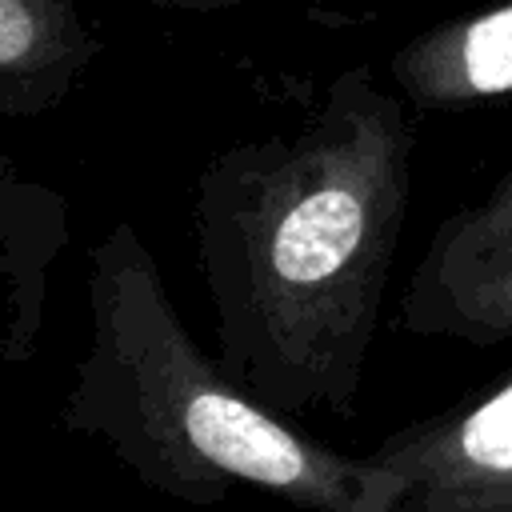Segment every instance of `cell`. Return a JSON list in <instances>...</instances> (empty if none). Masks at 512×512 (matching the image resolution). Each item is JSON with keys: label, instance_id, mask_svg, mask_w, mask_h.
Wrapping results in <instances>:
<instances>
[{"label": "cell", "instance_id": "8", "mask_svg": "<svg viewBox=\"0 0 512 512\" xmlns=\"http://www.w3.org/2000/svg\"><path fill=\"white\" fill-rule=\"evenodd\" d=\"M160 8H176V12H220V8H240V4H264V0H148Z\"/></svg>", "mask_w": 512, "mask_h": 512}, {"label": "cell", "instance_id": "1", "mask_svg": "<svg viewBox=\"0 0 512 512\" xmlns=\"http://www.w3.org/2000/svg\"><path fill=\"white\" fill-rule=\"evenodd\" d=\"M412 120L368 68L292 132L216 152L192 192L216 356L284 416H352L408 216Z\"/></svg>", "mask_w": 512, "mask_h": 512}, {"label": "cell", "instance_id": "5", "mask_svg": "<svg viewBox=\"0 0 512 512\" xmlns=\"http://www.w3.org/2000/svg\"><path fill=\"white\" fill-rule=\"evenodd\" d=\"M388 68L400 96L424 112L512 92V4L456 16L412 36Z\"/></svg>", "mask_w": 512, "mask_h": 512}, {"label": "cell", "instance_id": "6", "mask_svg": "<svg viewBox=\"0 0 512 512\" xmlns=\"http://www.w3.org/2000/svg\"><path fill=\"white\" fill-rule=\"evenodd\" d=\"M96 56L100 36L72 0H0V116H44Z\"/></svg>", "mask_w": 512, "mask_h": 512}, {"label": "cell", "instance_id": "2", "mask_svg": "<svg viewBox=\"0 0 512 512\" xmlns=\"http://www.w3.org/2000/svg\"><path fill=\"white\" fill-rule=\"evenodd\" d=\"M60 420L144 488L196 508L256 488L304 512H392L412 488L376 456L304 436L232 380L176 316L132 220L112 224L88 256V344Z\"/></svg>", "mask_w": 512, "mask_h": 512}, {"label": "cell", "instance_id": "3", "mask_svg": "<svg viewBox=\"0 0 512 512\" xmlns=\"http://www.w3.org/2000/svg\"><path fill=\"white\" fill-rule=\"evenodd\" d=\"M396 324L464 344L512 340V160L484 200L456 208L432 232Z\"/></svg>", "mask_w": 512, "mask_h": 512}, {"label": "cell", "instance_id": "4", "mask_svg": "<svg viewBox=\"0 0 512 512\" xmlns=\"http://www.w3.org/2000/svg\"><path fill=\"white\" fill-rule=\"evenodd\" d=\"M408 476L392 512H456L512 472V376L472 408L392 432L376 452Z\"/></svg>", "mask_w": 512, "mask_h": 512}, {"label": "cell", "instance_id": "7", "mask_svg": "<svg viewBox=\"0 0 512 512\" xmlns=\"http://www.w3.org/2000/svg\"><path fill=\"white\" fill-rule=\"evenodd\" d=\"M456 512H512V472L500 484H492L488 492H480L476 500H468L464 508H456Z\"/></svg>", "mask_w": 512, "mask_h": 512}]
</instances>
